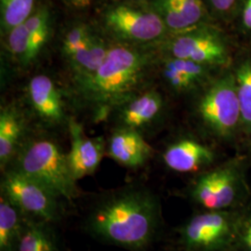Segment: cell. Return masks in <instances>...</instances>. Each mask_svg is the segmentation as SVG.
<instances>
[{
	"label": "cell",
	"mask_w": 251,
	"mask_h": 251,
	"mask_svg": "<svg viewBox=\"0 0 251 251\" xmlns=\"http://www.w3.org/2000/svg\"><path fill=\"white\" fill-rule=\"evenodd\" d=\"M12 162L13 169L42 183L59 198L69 202L80 198L67 154L52 140L36 138L24 142Z\"/></svg>",
	"instance_id": "obj_3"
},
{
	"label": "cell",
	"mask_w": 251,
	"mask_h": 251,
	"mask_svg": "<svg viewBox=\"0 0 251 251\" xmlns=\"http://www.w3.org/2000/svg\"><path fill=\"white\" fill-rule=\"evenodd\" d=\"M0 192L29 218L54 225L63 214L62 198L42 183L13 168L4 171Z\"/></svg>",
	"instance_id": "obj_5"
},
{
	"label": "cell",
	"mask_w": 251,
	"mask_h": 251,
	"mask_svg": "<svg viewBox=\"0 0 251 251\" xmlns=\"http://www.w3.org/2000/svg\"><path fill=\"white\" fill-rule=\"evenodd\" d=\"M110 46L99 36L94 35L80 50L67 59L74 77L79 78L95 72L107 56Z\"/></svg>",
	"instance_id": "obj_20"
},
{
	"label": "cell",
	"mask_w": 251,
	"mask_h": 251,
	"mask_svg": "<svg viewBox=\"0 0 251 251\" xmlns=\"http://www.w3.org/2000/svg\"><path fill=\"white\" fill-rule=\"evenodd\" d=\"M237 226L227 210H206L179 228V243L186 251H224L237 237Z\"/></svg>",
	"instance_id": "obj_6"
},
{
	"label": "cell",
	"mask_w": 251,
	"mask_h": 251,
	"mask_svg": "<svg viewBox=\"0 0 251 251\" xmlns=\"http://www.w3.org/2000/svg\"><path fill=\"white\" fill-rule=\"evenodd\" d=\"M66 4L70 5L71 7L76 9H82L88 7L91 2V0H63Z\"/></svg>",
	"instance_id": "obj_29"
},
{
	"label": "cell",
	"mask_w": 251,
	"mask_h": 251,
	"mask_svg": "<svg viewBox=\"0 0 251 251\" xmlns=\"http://www.w3.org/2000/svg\"><path fill=\"white\" fill-rule=\"evenodd\" d=\"M36 0H0L1 25L8 33L25 23L35 11Z\"/></svg>",
	"instance_id": "obj_23"
},
{
	"label": "cell",
	"mask_w": 251,
	"mask_h": 251,
	"mask_svg": "<svg viewBox=\"0 0 251 251\" xmlns=\"http://www.w3.org/2000/svg\"><path fill=\"white\" fill-rule=\"evenodd\" d=\"M237 237L246 251H251V215L247 216L242 221L238 220Z\"/></svg>",
	"instance_id": "obj_27"
},
{
	"label": "cell",
	"mask_w": 251,
	"mask_h": 251,
	"mask_svg": "<svg viewBox=\"0 0 251 251\" xmlns=\"http://www.w3.org/2000/svg\"><path fill=\"white\" fill-rule=\"evenodd\" d=\"M7 34V44L11 55L24 65L32 63L38 53L32 42L25 24L23 23L12 28Z\"/></svg>",
	"instance_id": "obj_22"
},
{
	"label": "cell",
	"mask_w": 251,
	"mask_h": 251,
	"mask_svg": "<svg viewBox=\"0 0 251 251\" xmlns=\"http://www.w3.org/2000/svg\"><path fill=\"white\" fill-rule=\"evenodd\" d=\"M106 152L118 164L136 169L149 160L152 149L137 129L122 126L111 135Z\"/></svg>",
	"instance_id": "obj_12"
},
{
	"label": "cell",
	"mask_w": 251,
	"mask_h": 251,
	"mask_svg": "<svg viewBox=\"0 0 251 251\" xmlns=\"http://www.w3.org/2000/svg\"><path fill=\"white\" fill-rule=\"evenodd\" d=\"M24 125L18 114L5 109L0 115V166L3 171L13 161L23 142Z\"/></svg>",
	"instance_id": "obj_17"
},
{
	"label": "cell",
	"mask_w": 251,
	"mask_h": 251,
	"mask_svg": "<svg viewBox=\"0 0 251 251\" xmlns=\"http://www.w3.org/2000/svg\"><path fill=\"white\" fill-rule=\"evenodd\" d=\"M150 2L170 32L174 34L206 24L208 12L203 0H151Z\"/></svg>",
	"instance_id": "obj_11"
},
{
	"label": "cell",
	"mask_w": 251,
	"mask_h": 251,
	"mask_svg": "<svg viewBox=\"0 0 251 251\" xmlns=\"http://www.w3.org/2000/svg\"><path fill=\"white\" fill-rule=\"evenodd\" d=\"M31 104L39 117L48 123H60L63 119V105L53 81L45 75H37L28 84Z\"/></svg>",
	"instance_id": "obj_14"
},
{
	"label": "cell",
	"mask_w": 251,
	"mask_h": 251,
	"mask_svg": "<svg viewBox=\"0 0 251 251\" xmlns=\"http://www.w3.org/2000/svg\"><path fill=\"white\" fill-rule=\"evenodd\" d=\"M213 160V151L192 139H181L171 144L163 153L165 165L171 171L180 173L200 171Z\"/></svg>",
	"instance_id": "obj_13"
},
{
	"label": "cell",
	"mask_w": 251,
	"mask_h": 251,
	"mask_svg": "<svg viewBox=\"0 0 251 251\" xmlns=\"http://www.w3.org/2000/svg\"><path fill=\"white\" fill-rule=\"evenodd\" d=\"M241 113V124L251 135V59H246L233 74Z\"/></svg>",
	"instance_id": "obj_21"
},
{
	"label": "cell",
	"mask_w": 251,
	"mask_h": 251,
	"mask_svg": "<svg viewBox=\"0 0 251 251\" xmlns=\"http://www.w3.org/2000/svg\"><path fill=\"white\" fill-rule=\"evenodd\" d=\"M171 57L206 66L224 65L229 60L224 39L213 28L203 25L176 34L169 46Z\"/></svg>",
	"instance_id": "obj_8"
},
{
	"label": "cell",
	"mask_w": 251,
	"mask_h": 251,
	"mask_svg": "<svg viewBox=\"0 0 251 251\" xmlns=\"http://www.w3.org/2000/svg\"><path fill=\"white\" fill-rule=\"evenodd\" d=\"M15 251H58L53 224L28 217Z\"/></svg>",
	"instance_id": "obj_19"
},
{
	"label": "cell",
	"mask_w": 251,
	"mask_h": 251,
	"mask_svg": "<svg viewBox=\"0 0 251 251\" xmlns=\"http://www.w3.org/2000/svg\"><path fill=\"white\" fill-rule=\"evenodd\" d=\"M120 119L123 126L139 129L152 122L161 112L163 99L155 90L137 94L121 106Z\"/></svg>",
	"instance_id": "obj_15"
},
{
	"label": "cell",
	"mask_w": 251,
	"mask_h": 251,
	"mask_svg": "<svg viewBox=\"0 0 251 251\" xmlns=\"http://www.w3.org/2000/svg\"><path fill=\"white\" fill-rule=\"evenodd\" d=\"M37 53L44 48L50 33V13L45 8L36 9L25 22Z\"/></svg>",
	"instance_id": "obj_24"
},
{
	"label": "cell",
	"mask_w": 251,
	"mask_h": 251,
	"mask_svg": "<svg viewBox=\"0 0 251 251\" xmlns=\"http://www.w3.org/2000/svg\"><path fill=\"white\" fill-rule=\"evenodd\" d=\"M94 34L90 30V27L85 25H77L70 28L63 36V55L66 59L70 58L75 52H77L81 48L86 45Z\"/></svg>",
	"instance_id": "obj_25"
},
{
	"label": "cell",
	"mask_w": 251,
	"mask_h": 251,
	"mask_svg": "<svg viewBox=\"0 0 251 251\" xmlns=\"http://www.w3.org/2000/svg\"><path fill=\"white\" fill-rule=\"evenodd\" d=\"M241 194L239 174L230 167L204 173L190 191L191 198L206 210H226L238 202Z\"/></svg>",
	"instance_id": "obj_9"
},
{
	"label": "cell",
	"mask_w": 251,
	"mask_h": 251,
	"mask_svg": "<svg viewBox=\"0 0 251 251\" xmlns=\"http://www.w3.org/2000/svg\"><path fill=\"white\" fill-rule=\"evenodd\" d=\"M198 113L214 134L228 138L241 124V113L233 74L214 81L201 97Z\"/></svg>",
	"instance_id": "obj_7"
},
{
	"label": "cell",
	"mask_w": 251,
	"mask_h": 251,
	"mask_svg": "<svg viewBox=\"0 0 251 251\" xmlns=\"http://www.w3.org/2000/svg\"><path fill=\"white\" fill-rule=\"evenodd\" d=\"M208 68L209 66L190 60L171 57L164 63L163 75L173 90L188 91L206 80Z\"/></svg>",
	"instance_id": "obj_16"
},
{
	"label": "cell",
	"mask_w": 251,
	"mask_h": 251,
	"mask_svg": "<svg viewBox=\"0 0 251 251\" xmlns=\"http://www.w3.org/2000/svg\"><path fill=\"white\" fill-rule=\"evenodd\" d=\"M206 8L221 18H231L239 9L241 0H203Z\"/></svg>",
	"instance_id": "obj_26"
},
{
	"label": "cell",
	"mask_w": 251,
	"mask_h": 251,
	"mask_svg": "<svg viewBox=\"0 0 251 251\" xmlns=\"http://www.w3.org/2000/svg\"><path fill=\"white\" fill-rule=\"evenodd\" d=\"M27 219L18 206L0 194V251H15Z\"/></svg>",
	"instance_id": "obj_18"
},
{
	"label": "cell",
	"mask_w": 251,
	"mask_h": 251,
	"mask_svg": "<svg viewBox=\"0 0 251 251\" xmlns=\"http://www.w3.org/2000/svg\"><path fill=\"white\" fill-rule=\"evenodd\" d=\"M160 225L159 200L143 186H126L101 196L85 220V228L93 238L129 251H147Z\"/></svg>",
	"instance_id": "obj_1"
},
{
	"label": "cell",
	"mask_w": 251,
	"mask_h": 251,
	"mask_svg": "<svg viewBox=\"0 0 251 251\" xmlns=\"http://www.w3.org/2000/svg\"><path fill=\"white\" fill-rule=\"evenodd\" d=\"M131 1H134V2H139V3H144V2H150L151 0H131Z\"/></svg>",
	"instance_id": "obj_30"
},
{
	"label": "cell",
	"mask_w": 251,
	"mask_h": 251,
	"mask_svg": "<svg viewBox=\"0 0 251 251\" xmlns=\"http://www.w3.org/2000/svg\"><path fill=\"white\" fill-rule=\"evenodd\" d=\"M238 10L243 28L251 31V0H241Z\"/></svg>",
	"instance_id": "obj_28"
},
{
	"label": "cell",
	"mask_w": 251,
	"mask_h": 251,
	"mask_svg": "<svg viewBox=\"0 0 251 251\" xmlns=\"http://www.w3.org/2000/svg\"><path fill=\"white\" fill-rule=\"evenodd\" d=\"M103 25L118 43L136 47L159 41L170 32L152 7L130 4L109 7L103 14Z\"/></svg>",
	"instance_id": "obj_4"
},
{
	"label": "cell",
	"mask_w": 251,
	"mask_h": 251,
	"mask_svg": "<svg viewBox=\"0 0 251 251\" xmlns=\"http://www.w3.org/2000/svg\"><path fill=\"white\" fill-rule=\"evenodd\" d=\"M152 67V56L136 46H110L107 56L90 75L75 78L81 97L101 119L113 108L132 99L145 84Z\"/></svg>",
	"instance_id": "obj_2"
},
{
	"label": "cell",
	"mask_w": 251,
	"mask_h": 251,
	"mask_svg": "<svg viewBox=\"0 0 251 251\" xmlns=\"http://www.w3.org/2000/svg\"><path fill=\"white\" fill-rule=\"evenodd\" d=\"M71 149L67 153L74 178L78 180L92 175L106 153V144L102 137L90 138L75 120H69Z\"/></svg>",
	"instance_id": "obj_10"
}]
</instances>
